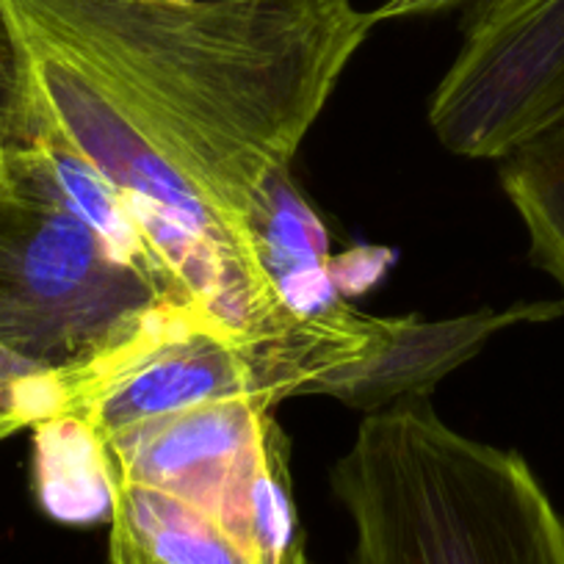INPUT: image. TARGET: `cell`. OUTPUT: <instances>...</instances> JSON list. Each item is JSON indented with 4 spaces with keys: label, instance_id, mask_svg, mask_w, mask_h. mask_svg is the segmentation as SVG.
<instances>
[{
    "label": "cell",
    "instance_id": "obj_2",
    "mask_svg": "<svg viewBox=\"0 0 564 564\" xmlns=\"http://www.w3.org/2000/svg\"><path fill=\"white\" fill-rule=\"evenodd\" d=\"M329 487L349 564H564V518L529 463L454 432L430 399L368 412Z\"/></svg>",
    "mask_w": 564,
    "mask_h": 564
},
{
    "label": "cell",
    "instance_id": "obj_4",
    "mask_svg": "<svg viewBox=\"0 0 564 564\" xmlns=\"http://www.w3.org/2000/svg\"><path fill=\"white\" fill-rule=\"evenodd\" d=\"M271 406L230 395L135 423L100 441L108 476L199 509L258 564H311Z\"/></svg>",
    "mask_w": 564,
    "mask_h": 564
},
{
    "label": "cell",
    "instance_id": "obj_11",
    "mask_svg": "<svg viewBox=\"0 0 564 564\" xmlns=\"http://www.w3.org/2000/svg\"><path fill=\"white\" fill-rule=\"evenodd\" d=\"M67 388L58 377L0 351V441L64 412Z\"/></svg>",
    "mask_w": 564,
    "mask_h": 564
},
{
    "label": "cell",
    "instance_id": "obj_13",
    "mask_svg": "<svg viewBox=\"0 0 564 564\" xmlns=\"http://www.w3.org/2000/svg\"><path fill=\"white\" fill-rule=\"evenodd\" d=\"M474 7L479 0H388L373 14V23L382 20H399V18H430V14L452 12L459 7Z\"/></svg>",
    "mask_w": 564,
    "mask_h": 564
},
{
    "label": "cell",
    "instance_id": "obj_14",
    "mask_svg": "<svg viewBox=\"0 0 564 564\" xmlns=\"http://www.w3.org/2000/svg\"><path fill=\"white\" fill-rule=\"evenodd\" d=\"M194 3H219V0H194Z\"/></svg>",
    "mask_w": 564,
    "mask_h": 564
},
{
    "label": "cell",
    "instance_id": "obj_7",
    "mask_svg": "<svg viewBox=\"0 0 564 564\" xmlns=\"http://www.w3.org/2000/svg\"><path fill=\"white\" fill-rule=\"evenodd\" d=\"M558 316H564V302H520L507 311H476L443 322L382 318L360 357L318 371L300 395H329L362 412L430 399L437 382L479 355L498 333Z\"/></svg>",
    "mask_w": 564,
    "mask_h": 564
},
{
    "label": "cell",
    "instance_id": "obj_1",
    "mask_svg": "<svg viewBox=\"0 0 564 564\" xmlns=\"http://www.w3.org/2000/svg\"><path fill=\"white\" fill-rule=\"evenodd\" d=\"M0 12L108 86L276 296L254 208L265 181L291 166L373 14L349 0H0Z\"/></svg>",
    "mask_w": 564,
    "mask_h": 564
},
{
    "label": "cell",
    "instance_id": "obj_5",
    "mask_svg": "<svg viewBox=\"0 0 564 564\" xmlns=\"http://www.w3.org/2000/svg\"><path fill=\"white\" fill-rule=\"evenodd\" d=\"M430 122L459 159H509L564 128V0H479Z\"/></svg>",
    "mask_w": 564,
    "mask_h": 564
},
{
    "label": "cell",
    "instance_id": "obj_8",
    "mask_svg": "<svg viewBox=\"0 0 564 564\" xmlns=\"http://www.w3.org/2000/svg\"><path fill=\"white\" fill-rule=\"evenodd\" d=\"M111 490V564H258L199 509L130 481Z\"/></svg>",
    "mask_w": 564,
    "mask_h": 564
},
{
    "label": "cell",
    "instance_id": "obj_10",
    "mask_svg": "<svg viewBox=\"0 0 564 564\" xmlns=\"http://www.w3.org/2000/svg\"><path fill=\"white\" fill-rule=\"evenodd\" d=\"M501 186L529 230L534 265L564 285V128L503 159Z\"/></svg>",
    "mask_w": 564,
    "mask_h": 564
},
{
    "label": "cell",
    "instance_id": "obj_6",
    "mask_svg": "<svg viewBox=\"0 0 564 564\" xmlns=\"http://www.w3.org/2000/svg\"><path fill=\"white\" fill-rule=\"evenodd\" d=\"M230 395H265L274 404L289 390L254 349L210 324H188L148 346L62 415H78L97 441L183 406Z\"/></svg>",
    "mask_w": 564,
    "mask_h": 564
},
{
    "label": "cell",
    "instance_id": "obj_12",
    "mask_svg": "<svg viewBox=\"0 0 564 564\" xmlns=\"http://www.w3.org/2000/svg\"><path fill=\"white\" fill-rule=\"evenodd\" d=\"M31 91L12 29L0 12V172L31 141Z\"/></svg>",
    "mask_w": 564,
    "mask_h": 564
},
{
    "label": "cell",
    "instance_id": "obj_3",
    "mask_svg": "<svg viewBox=\"0 0 564 564\" xmlns=\"http://www.w3.org/2000/svg\"><path fill=\"white\" fill-rule=\"evenodd\" d=\"M188 324L225 329L91 227L31 144L14 150L0 172V351L62 379L69 410Z\"/></svg>",
    "mask_w": 564,
    "mask_h": 564
},
{
    "label": "cell",
    "instance_id": "obj_9",
    "mask_svg": "<svg viewBox=\"0 0 564 564\" xmlns=\"http://www.w3.org/2000/svg\"><path fill=\"white\" fill-rule=\"evenodd\" d=\"M36 498L51 518L73 525L111 520L113 490L100 441L78 415L34 426Z\"/></svg>",
    "mask_w": 564,
    "mask_h": 564
}]
</instances>
